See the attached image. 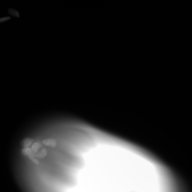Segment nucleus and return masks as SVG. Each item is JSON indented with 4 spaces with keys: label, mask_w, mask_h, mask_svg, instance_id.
<instances>
[{
    "label": "nucleus",
    "mask_w": 192,
    "mask_h": 192,
    "mask_svg": "<svg viewBox=\"0 0 192 192\" xmlns=\"http://www.w3.org/2000/svg\"><path fill=\"white\" fill-rule=\"evenodd\" d=\"M34 141V140L30 138H25L21 141V145L24 148L28 147L32 145Z\"/></svg>",
    "instance_id": "nucleus-3"
},
{
    "label": "nucleus",
    "mask_w": 192,
    "mask_h": 192,
    "mask_svg": "<svg viewBox=\"0 0 192 192\" xmlns=\"http://www.w3.org/2000/svg\"><path fill=\"white\" fill-rule=\"evenodd\" d=\"M9 14L12 16L16 17H19V14L18 12L16 10L13 8H10L8 10Z\"/></svg>",
    "instance_id": "nucleus-6"
},
{
    "label": "nucleus",
    "mask_w": 192,
    "mask_h": 192,
    "mask_svg": "<svg viewBox=\"0 0 192 192\" xmlns=\"http://www.w3.org/2000/svg\"><path fill=\"white\" fill-rule=\"evenodd\" d=\"M42 143L45 145L50 146L52 148L56 147L57 145V142L56 140L52 139L44 140L42 141Z\"/></svg>",
    "instance_id": "nucleus-2"
},
{
    "label": "nucleus",
    "mask_w": 192,
    "mask_h": 192,
    "mask_svg": "<svg viewBox=\"0 0 192 192\" xmlns=\"http://www.w3.org/2000/svg\"><path fill=\"white\" fill-rule=\"evenodd\" d=\"M47 155V151L45 148L42 149L39 152L34 153L35 157L39 159L43 158L46 157Z\"/></svg>",
    "instance_id": "nucleus-4"
},
{
    "label": "nucleus",
    "mask_w": 192,
    "mask_h": 192,
    "mask_svg": "<svg viewBox=\"0 0 192 192\" xmlns=\"http://www.w3.org/2000/svg\"><path fill=\"white\" fill-rule=\"evenodd\" d=\"M11 18L10 17H6L0 18V23L4 22L9 20Z\"/></svg>",
    "instance_id": "nucleus-7"
},
{
    "label": "nucleus",
    "mask_w": 192,
    "mask_h": 192,
    "mask_svg": "<svg viewBox=\"0 0 192 192\" xmlns=\"http://www.w3.org/2000/svg\"><path fill=\"white\" fill-rule=\"evenodd\" d=\"M22 153L24 155L28 156L31 161H33L35 158L34 153L30 148H24L22 149Z\"/></svg>",
    "instance_id": "nucleus-1"
},
{
    "label": "nucleus",
    "mask_w": 192,
    "mask_h": 192,
    "mask_svg": "<svg viewBox=\"0 0 192 192\" xmlns=\"http://www.w3.org/2000/svg\"><path fill=\"white\" fill-rule=\"evenodd\" d=\"M42 144L41 143L38 142H35L32 144L31 149L34 153L37 152L42 147Z\"/></svg>",
    "instance_id": "nucleus-5"
}]
</instances>
